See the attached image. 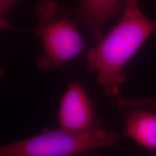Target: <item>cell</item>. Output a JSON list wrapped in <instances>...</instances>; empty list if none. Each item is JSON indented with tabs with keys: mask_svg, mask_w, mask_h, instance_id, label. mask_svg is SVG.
<instances>
[{
	"mask_svg": "<svg viewBox=\"0 0 156 156\" xmlns=\"http://www.w3.org/2000/svg\"><path fill=\"white\" fill-rule=\"evenodd\" d=\"M156 31V20L142 12L139 0H125L116 24L86 54V67L96 73L103 93L114 105L124 98L121 87L125 80L124 67Z\"/></svg>",
	"mask_w": 156,
	"mask_h": 156,
	"instance_id": "6da1fadb",
	"label": "cell"
},
{
	"mask_svg": "<svg viewBox=\"0 0 156 156\" xmlns=\"http://www.w3.org/2000/svg\"><path fill=\"white\" fill-rule=\"evenodd\" d=\"M43 53L37 66L43 71L61 67L79 56L86 47L79 30V20L74 9L64 8L54 0H40L34 8Z\"/></svg>",
	"mask_w": 156,
	"mask_h": 156,
	"instance_id": "7a4b0ae2",
	"label": "cell"
},
{
	"mask_svg": "<svg viewBox=\"0 0 156 156\" xmlns=\"http://www.w3.org/2000/svg\"><path fill=\"white\" fill-rule=\"evenodd\" d=\"M122 135L104 129L75 134L45 129L36 135L6 144L0 156H96L104 147H119Z\"/></svg>",
	"mask_w": 156,
	"mask_h": 156,
	"instance_id": "3957f363",
	"label": "cell"
},
{
	"mask_svg": "<svg viewBox=\"0 0 156 156\" xmlns=\"http://www.w3.org/2000/svg\"><path fill=\"white\" fill-rule=\"evenodd\" d=\"M60 129L81 134L103 129L95 105L85 87L77 81L69 84L62 95L58 108Z\"/></svg>",
	"mask_w": 156,
	"mask_h": 156,
	"instance_id": "277c9868",
	"label": "cell"
},
{
	"mask_svg": "<svg viewBox=\"0 0 156 156\" xmlns=\"http://www.w3.org/2000/svg\"><path fill=\"white\" fill-rule=\"evenodd\" d=\"M123 118V134L138 145L156 150V100L123 98L117 105Z\"/></svg>",
	"mask_w": 156,
	"mask_h": 156,
	"instance_id": "5b68a950",
	"label": "cell"
},
{
	"mask_svg": "<svg viewBox=\"0 0 156 156\" xmlns=\"http://www.w3.org/2000/svg\"><path fill=\"white\" fill-rule=\"evenodd\" d=\"M125 0H78L74 9L78 19L89 31L96 45L103 37V30L112 17L122 14Z\"/></svg>",
	"mask_w": 156,
	"mask_h": 156,
	"instance_id": "8992f818",
	"label": "cell"
},
{
	"mask_svg": "<svg viewBox=\"0 0 156 156\" xmlns=\"http://www.w3.org/2000/svg\"><path fill=\"white\" fill-rule=\"evenodd\" d=\"M20 0H0V15L1 19H5V16L9 12L14 6Z\"/></svg>",
	"mask_w": 156,
	"mask_h": 156,
	"instance_id": "52a82bcc",
	"label": "cell"
}]
</instances>
